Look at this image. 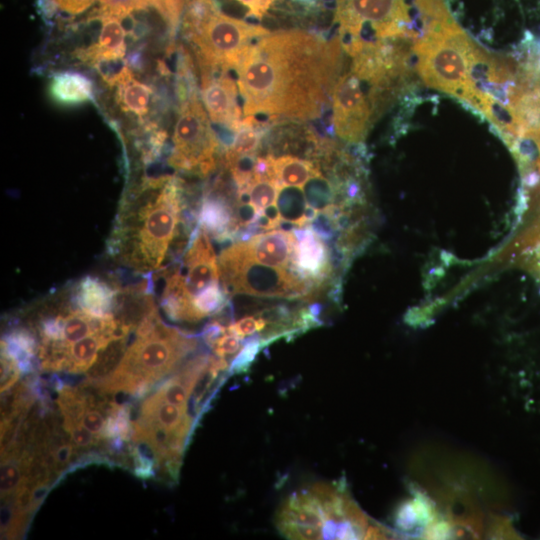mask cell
<instances>
[{
	"instance_id": "21",
	"label": "cell",
	"mask_w": 540,
	"mask_h": 540,
	"mask_svg": "<svg viewBox=\"0 0 540 540\" xmlns=\"http://www.w3.org/2000/svg\"><path fill=\"white\" fill-rule=\"evenodd\" d=\"M430 507L420 500H412L402 504L395 514L396 527L404 532H413L425 526L430 518Z\"/></svg>"
},
{
	"instance_id": "16",
	"label": "cell",
	"mask_w": 540,
	"mask_h": 540,
	"mask_svg": "<svg viewBox=\"0 0 540 540\" xmlns=\"http://www.w3.org/2000/svg\"><path fill=\"white\" fill-rule=\"evenodd\" d=\"M271 156L273 176L282 188L302 190L311 180L323 177L319 164L314 160L290 154Z\"/></svg>"
},
{
	"instance_id": "4",
	"label": "cell",
	"mask_w": 540,
	"mask_h": 540,
	"mask_svg": "<svg viewBox=\"0 0 540 540\" xmlns=\"http://www.w3.org/2000/svg\"><path fill=\"white\" fill-rule=\"evenodd\" d=\"M417 71L430 87L475 106L472 71L480 48L452 20L427 32L414 46Z\"/></svg>"
},
{
	"instance_id": "9",
	"label": "cell",
	"mask_w": 540,
	"mask_h": 540,
	"mask_svg": "<svg viewBox=\"0 0 540 540\" xmlns=\"http://www.w3.org/2000/svg\"><path fill=\"white\" fill-rule=\"evenodd\" d=\"M331 104L335 134L352 144L364 141L376 115L364 83L351 70L339 76Z\"/></svg>"
},
{
	"instance_id": "17",
	"label": "cell",
	"mask_w": 540,
	"mask_h": 540,
	"mask_svg": "<svg viewBox=\"0 0 540 540\" xmlns=\"http://www.w3.org/2000/svg\"><path fill=\"white\" fill-rule=\"evenodd\" d=\"M111 85L116 86V100L125 112L138 117L148 113L152 90L134 78L129 68L124 66Z\"/></svg>"
},
{
	"instance_id": "30",
	"label": "cell",
	"mask_w": 540,
	"mask_h": 540,
	"mask_svg": "<svg viewBox=\"0 0 540 540\" xmlns=\"http://www.w3.org/2000/svg\"><path fill=\"white\" fill-rule=\"evenodd\" d=\"M61 11L71 15L83 13L97 0H50ZM100 1V0H99Z\"/></svg>"
},
{
	"instance_id": "26",
	"label": "cell",
	"mask_w": 540,
	"mask_h": 540,
	"mask_svg": "<svg viewBox=\"0 0 540 540\" xmlns=\"http://www.w3.org/2000/svg\"><path fill=\"white\" fill-rule=\"evenodd\" d=\"M209 347L215 356L226 358L239 352L242 347V339L226 330Z\"/></svg>"
},
{
	"instance_id": "12",
	"label": "cell",
	"mask_w": 540,
	"mask_h": 540,
	"mask_svg": "<svg viewBox=\"0 0 540 540\" xmlns=\"http://www.w3.org/2000/svg\"><path fill=\"white\" fill-rule=\"evenodd\" d=\"M292 229L271 230L237 242L244 254L257 263L297 271L295 265L296 236Z\"/></svg>"
},
{
	"instance_id": "3",
	"label": "cell",
	"mask_w": 540,
	"mask_h": 540,
	"mask_svg": "<svg viewBox=\"0 0 540 540\" xmlns=\"http://www.w3.org/2000/svg\"><path fill=\"white\" fill-rule=\"evenodd\" d=\"M343 49L377 41L417 43L441 18L442 0H334Z\"/></svg>"
},
{
	"instance_id": "22",
	"label": "cell",
	"mask_w": 540,
	"mask_h": 540,
	"mask_svg": "<svg viewBox=\"0 0 540 540\" xmlns=\"http://www.w3.org/2000/svg\"><path fill=\"white\" fill-rule=\"evenodd\" d=\"M136 9L154 7L174 34L182 21L184 0H131Z\"/></svg>"
},
{
	"instance_id": "23",
	"label": "cell",
	"mask_w": 540,
	"mask_h": 540,
	"mask_svg": "<svg viewBox=\"0 0 540 540\" xmlns=\"http://www.w3.org/2000/svg\"><path fill=\"white\" fill-rule=\"evenodd\" d=\"M270 322L264 312L244 316L227 325V331L244 339L255 334H263L269 328ZM259 335V336H260Z\"/></svg>"
},
{
	"instance_id": "7",
	"label": "cell",
	"mask_w": 540,
	"mask_h": 540,
	"mask_svg": "<svg viewBox=\"0 0 540 540\" xmlns=\"http://www.w3.org/2000/svg\"><path fill=\"white\" fill-rule=\"evenodd\" d=\"M268 33L270 31L261 25L231 17L217 9L184 36L191 44L200 74H203L236 70L251 44Z\"/></svg>"
},
{
	"instance_id": "31",
	"label": "cell",
	"mask_w": 540,
	"mask_h": 540,
	"mask_svg": "<svg viewBox=\"0 0 540 540\" xmlns=\"http://www.w3.org/2000/svg\"><path fill=\"white\" fill-rule=\"evenodd\" d=\"M296 2L302 3V4H309L314 2L315 0H294Z\"/></svg>"
},
{
	"instance_id": "11",
	"label": "cell",
	"mask_w": 540,
	"mask_h": 540,
	"mask_svg": "<svg viewBox=\"0 0 540 540\" xmlns=\"http://www.w3.org/2000/svg\"><path fill=\"white\" fill-rule=\"evenodd\" d=\"M237 86V81L229 72L201 74V97L210 120L233 133L244 119L238 102Z\"/></svg>"
},
{
	"instance_id": "5",
	"label": "cell",
	"mask_w": 540,
	"mask_h": 540,
	"mask_svg": "<svg viewBox=\"0 0 540 540\" xmlns=\"http://www.w3.org/2000/svg\"><path fill=\"white\" fill-rule=\"evenodd\" d=\"M197 346L195 336L166 325L155 309L136 327L132 343L114 370L153 384L178 366Z\"/></svg>"
},
{
	"instance_id": "8",
	"label": "cell",
	"mask_w": 540,
	"mask_h": 540,
	"mask_svg": "<svg viewBox=\"0 0 540 540\" xmlns=\"http://www.w3.org/2000/svg\"><path fill=\"white\" fill-rule=\"evenodd\" d=\"M219 147L217 135L197 93L181 101L169 164L177 171L205 177L216 169Z\"/></svg>"
},
{
	"instance_id": "2",
	"label": "cell",
	"mask_w": 540,
	"mask_h": 540,
	"mask_svg": "<svg viewBox=\"0 0 540 540\" xmlns=\"http://www.w3.org/2000/svg\"><path fill=\"white\" fill-rule=\"evenodd\" d=\"M184 208L178 178L143 179L125 193L120 203L108 239L109 256L136 274L161 271L180 235Z\"/></svg>"
},
{
	"instance_id": "10",
	"label": "cell",
	"mask_w": 540,
	"mask_h": 540,
	"mask_svg": "<svg viewBox=\"0 0 540 540\" xmlns=\"http://www.w3.org/2000/svg\"><path fill=\"white\" fill-rule=\"evenodd\" d=\"M326 510L316 484L294 492L279 507L276 527L288 539H324Z\"/></svg>"
},
{
	"instance_id": "24",
	"label": "cell",
	"mask_w": 540,
	"mask_h": 540,
	"mask_svg": "<svg viewBox=\"0 0 540 540\" xmlns=\"http://www.w3.org/2000/svg\"><path fill=\"white\" fill-rule=\"evenodd\" d=\"M264 346L266 345L259 335L250 337L231 362L230 372L236 374L246 372Z\"/></svg>"
},
{
	"instance_id": "18",
	"label": "cell",
	"mask_w": 540,
	"mask_h": 540,
	"mask_svg": "<svg viewBox=\"0 0 540 540\" xmlns=\"http://www.w3.org/2000/svg\"><path fill=\"white\" fill-rule=\"evenodd\" d=\"M52 99L62 105H79L93 97L92 81L75 71H62L52 76L49 83Z\"/></svg>"
},
{
	"instance_id": "27",
	"label": "cell",
	"mask_w": 540,
	"mask_h": 540,
	"mask_svg": "<svg viewBox=\"0 0 540 540\" xmlns=\"http://www.w3.org/2000/svg\"><path fill=\"white\" fill-rule=\"evenodd\" d=\"M63 427L70 436L71 441L78 448L90 447L95 438L88 429H86L80 422H73L63 419Z\"/></svg>"
},
{
	"instance_id": "1",
	"label": "cell",
	"mask_w": 540,
	"mask_h": 540,
	"mask_svg": "<svg viewBox=\"0 0 540 540\" xmlns=\"http://www.w3.org/2000/svg\"><path fill=\"white\" fill-rule=\"evenodd\" d=\"M342 51L339 36L297 29L257 39L236 69L243 114L258 121L319 118L332 102Z\"/></svg>"
},
{
	"instance_id": "28",
	"label": "cell",
	"mask_w": 540,
	"mask_h": 540,
	"mask_svg": "<svg viewBox=\"0 0 540 540\" xmlns=\"http://www.w3.org/2000/svg\"><path fill=\"white\" fill-rule=\"evenodd\" d=\"M247 10V16L261 20L277 0H235Z\"/></svg>"
},
{
	"instance_id": "25",
	"label": "cell",
	"mask_w": 540,
	"mask_h": 540,
	"mask_svg": "<svg viewBox=\"0 0 540 540\" xmlns=\"http://www.w3.org/2000/svg\"><path fill=\"white\" fill-rule=\"evenodd\" d=\"M15 458L2 459L1 465V498L7 499L22 483L21 465L14 462Z\"/></svg>"
},
{
	"instance_id": "6",
	"label": "cell",
	"mask_w": 540,
	"mask_h": 540,
	"mask_svg": "<svg viewBox=\"0 0 540 540\" xmlns=\"http://www.w3.org/2000/svg\"><path fill=\"white\" fill-rule=\"evenodd\" d=\"M220 280L225 293L267 298H308L319 289L292 269L275 268L248 258L238 242L224 248L219 257Z\"/></svg>"
},
{
	"instance_id": "15",
	"label": "cell",
	"mask_w": 540,
	"mask_h": 540,
	"mask_svg": "<svg viewBox=\"0 0 540 540\" xmlns=\"http://www.w3.org/2000/svg\"><path fill=\"white\" fill-rule=\"evenodd\" d=\"M141 414L143 419L186 439L193 426V418L187 407L164 401L156 393L143 403Z\"/></svg>"
},
{
	"instance_id": "20",
	"label": "cell",
	"mask_w": 540,
	"mask_h": 540,
	"mask_svg": "<svg viewBox=\"0 0 540 540\" xmlns=\"http://www.w3.org/2000/svg\"><path fill=\"white\" fill-rule=\"evenodd\" d=\"M280 190L281 186L275 179L252 178L244 189L237 190V203L250 204L258 216L266 209L277 205Z\"/></svg>"
},
{
	"instance_id": "13",
	"label": "cell",
	"mask_w": 540,
	"mask_h": 540,
	"mask_svg": "<svg viewBox=\"0 0 540 540\" xmlns=\"http://www.w3.org/2000/svg\"><path fill=\"white\" fill-rule=\"evenodd\" d=\"M296 236L295 265L306 280L320 288L332 273L331 254L325 240L309 225L292 229Z\"/></svg>"
},
{
	"instance_id": "14",
	"label": "cell",
	"mask_w": 540,
	"mask_h": 540,
	"mask_svg": "<svg viewBox=\"0 0 540 540\" xmlns=\"http://www.w3.org/2000/svg\"><path fill=\"white\" fill-rule=\"evenodd\" d=\"M131 10H113L102 6L98 17L101 28L98 41L81 52L80 58L96 65L122 60L126 53V32L123 16Z\"/></svg>"
},
{
	"instance_id": "19",
	"label": "cell",
	"mask_w": 540,
	"mask_h": 540,
	"mask_svg": "<svg viewBox=\"0 0 540 540\" xmlns=\"http://www.w3.org/2000/svg\"><path fill=\"white\" fill-rule=\"evenodd\" d=\"M264 133V125L261 121L245 117L224 153L225 166L243 159L256 158Z\"/></svg>"
},
{
	"instance_id": "29",
	"label": "cell",
	"mask_w": 540,
	"mask_h": 540,
	"mask_svg": "<svg viewBox=\"0 0 540 540\" xmlns=\"http://www.w3.org/2000/svg\"><path fill=\"white\" fill-rule=\"evenodd\" d=\"M80 423L96 436L102 434L106 424L101 412L95 409L86 410L80 420Z\"/></svg>"
}]
</instances>
